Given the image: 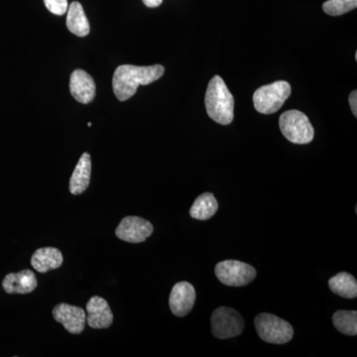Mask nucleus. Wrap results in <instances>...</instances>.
<instances>
[{"label":"nucleus","mask_w":357,"mask_h":357,"mask_svg":"<svg viewBox=\"0 0 357 357\" xmlns=\"http://www.w3.org/2000/svg\"><path fill=\"white\" fill-rule=\"evenodd\" d=\"M163 66L154 65L138 67L133 65H121L115 70L112 77L114 95L121 102H126L135 95L139 86H147L163 76Z\"/></svg>","instance_id":"obj_1"},{"label":"nucleus","mask_w":357,"mask_h":357,"mask_svg":"<svg viewBox=\"0 0 357 357\" xmlns=\"http://www.w3.org/2000/svg\"><path fill=\"white\" fill-rule=\"evenodd\" d=\"M204 105L208 116L218 123L229 126L234 121V96L220 76L213 77L208 83Z\"/></svg>","instance_id":"obj_2"},{"label":"nucleus","mask_w":357,"mask_h":357,"mask_svg":"<svg viewBox=\"0 0 357 357\" xmlns=\"http://www.w3.org/2000/svg\"><path fill=\"white\" fill-rule=\"evenodd\" d=\"M256 332L268 344H284L293 338V326L275 314L262 312L255 321Z\"/></svg>","instance_id":"obj_3"},{"label":"nucleus","mask_w":357,"mask_h":357,"mask_svg":"<svg viewBox=\"0 0 357 357\" xmlns=\"http://www.w3.org/2000/svg\"><path fill=\"white\" fill-rule=\"evenodd\" d=\"M291 95L288 82L278 81L263 86L253 95L255 109L262 114H272L278 112Z\"/></svg>","instance_id":"obj_4"},{"label":"nucleus","mask_w":357,"mask_h":357,"mask_svg":"<svg viewBox=\"0 0 357 357\" xmlns=\"http://www.w3.org/2000/svg\"><path fill=\"white\" fill-rule=\"evenodd\" d=\"M279 126L282 134L295 144H307L314 139V128L307 115L299 110L284 112L280 116Z\"/></svg>","instance_id":"obj_5"},{"label":"nucleus","mask_w":357,"mask_h":357,"mask_svg":"<svg viewBox=\"0 0 357 357\" xmlns=\"http://www.w3.org/2000/svg\"><path fill=\"white\" fill-rule=\"evenodd\" d=\"M211 333L220 340L236 337L244 330V321L236 310L220 307L211 314Z\"/></svg>","instance_id":"obj_6"},{"label":"nucleus","mask_w":357,"mask_h":357,"mask_svg":"<svg viewBox=\"0 0 357 357\" xmlns=\"http://www.w3.org/2000/svg\"><path fill=\"white\" fill-rule=\"evenodd\" d=\"M215 276L218 280L231 287H243L255 280V268L237 260H225L218 263L215 269Z\"/></svg>","instance_id":"obj_7"},{"label":"nucleus","mask_w":357,"mask_h":357,"mask_svg":"<svg viewBox=\"0 0 357 357\" xmlns=\"http://www.w3.org/2000/svg\"><path fill=\"white\" fill-rule=\"evenodd\" d=\"M152 223L139 217H126L119 223L115 234L121 241L130 243H141L153 234Z\"/></svg>","instance_id":"obj_8"},{"label":"nucleus","mask_w":357,"mask_h":357,"mask_svg":"<svg viewBox=\"0 0 357 357\" xmlns=\"http://www.w3.org/2000/svg\"><path fill=\"white\" fill-rule=\"evenodd\" d=\"M53 316L70 333L79 335L84 332L86 316L82 307L62 303L54 307Z\"/></svg>","instance_id":"obj_9"},{"label":"nucleus","mask_w":357,"mask_h":357,"mask_svg":"<svg viewBox=\"0 0 357 357\" xmlns=\"http://www.w3.org/2000/svg\"><path fill=\"white\" fill-rule=\"evenodd\" d=\"M196 302V290L189 282H178L170 294L169 305L176 317H185L192 311Z\"/></svg>","instance_id":"obj_10"},{"label":"nucleus","mask_w":357,"mask_h":357,"mask_svg":"<svg viewBox=\"0 0 357 357\" xmlns=\"http://www.w3.org/2000/svg\"><path fill=\"white\" fill-rule=\"evenodd\" d=\"M86 321L91 328L100 330L107 328L114 321V314L109 303L103 298L95 296L86 304Z\"/></svg>","instance_id":"obj_11"},{"label":"nucleus","mask_w":357,"mask_h":357,"mask_svg":"<svg viewBox=\"0 0 357 357\" xmlns=\"http://www.w3.org/2000/svg\"><path fill=\"white\" fill-rule=\"evenodd\" d=\"M96 84L93 77L83 70H76L70 79V91L77 102L89 103L96 96Z\"/></svg>","instance_id":"obj_12"},{"label":"nucleus","mask_w":357,"mask_h":357,"mask_svg":"<svg viewBox=\"0 0 357 357\" xmlns=\"http://www.w3.org/2000/svg\"><path fill=\"white\" fill-rule=\"evenodd\" d=\"M38 286L36 276L31 270L7 274L2 281V288L7 294H29Z\"/></svg>","instance_id":"obj_13"},{"label":"nucleus","mask_w":357,"mask_h":357,"mask_svg":"<svg viewBox=\"0 0 357 357\" xmlns=\"http://www.w3.org/2000/svg\"><path fill=\"white\" fill-rule=\"evenodd\" d=\"M63 260L62 252L58 248H43L35 251L31 258V265L39 273H46L61 267Z\"/></svg>","instance_id":"obj_14"},{"label":"nucleus","mask_w":357,"mask_h":357,"mask_svg":"<svg viewBox=\"0 0 357 357\" xmlns=\"http://www.w3.org/2000/svg\"><path fill=\"white\" fill-rule=\"evenodd\" d=\"M91 155L84 153L77 162L76 168L70 180V192L72 195L83 194L88 189L91 182Z\"/></svg>","instance_id":"obj_15"},{"label":"nucleus","mask_w":357,"mask_h":357,"mask_svg":"<svg viewBox=\"0 0 357 357\" xmlns=\"http://www.w3.org/2000/svg\"><path fill=\"white\" fill-rule=\"evenodd\" d=\"M67 27L73 34L79 37H86L91 31L88 18L82 4L74 1L68 8Z\"/></svg>","instance_id":"obj_16"},{"label":"nucleus","mask_w":357,"mask_h":357,"mask_svg":"<svg viewBox=\"0 0 357 357\" xmlns=\"http://www.w3.org/2000/svg\"><path fill=\"white\" fill-rule=\"evenodd\" d=\"M218 210V203L211 192H204L195 199L190 215L195 220H208L215 215Z\"/></svg>","instance_id":"obj_17"},{"label":"nucleus","mask_w":357,"mask_h":357,"mask_svg":"<svg viewBox=\"0 0 357 357\" xmlns=\"http://www.w3.org/2000/svg\"><path fill=\"white\" fill-rule=\"evenodd\" d=\"M328 287L333 293L345 299H354L357 296L356 279L351 274L342 272L328 280Z\"/></svg>","instance_id":"obj_18"},{"label":"nucleus","mask_w":357,"mask_h":357,"mask_svg":"<svg viewBox=\"0 0 357 357\" xmlns=\"http://www.w3.org/2000/svg\"><path fill=\"white\" fill-rule=\"evenodd\" d=\"M333 323L338 332L344 335H357V312L356 311H337L333 314Z\"/></svg>","instance_id":"obj_19"},{"label":"nucleus","mask_w":357,"mask_h":357,"mask_svg":"<svg viewBox=\"0 0 357 357\" xmlns=\"http://www.w3.org/2000/svg\"><path fill=\"white\" fill-rule=\"evenodd\" d=\"M357 6V0H328L324 3V11L328 15L340 16L354 10Z\"/></svg>","instance_id":"obj_20"},{"label":"nucleus","mask_w":357,"mask_h":357,"mask_svg":"<svg viewBox=\"0 0 357 357\" xmlns=\"http://www.w3.org/2000/svg\"><path fill=\"white\" fill-rule=\"evenodd\" d=\"M45 6L51 13L64 15L69 8L68 0H44Z\"/></svg>","instance_id":"obj_21"},{"label":"nucleus","mask_w":357,"mask_h":357,"mask_svg":"<svg viewBox=\"0 0 357 357\" xmlns=\"http://www.w3.org/2000/svg\"><path fill=\"white\" fill-rule=\"evenodd\" d=\"M349 105H351L352 114L357 116V91H354L349 96Z\"/></svg>","instance_id":"obj_22"},{"label":"nucleus","mask_w":357,"mask_h":357,"mask_svg":"<svg viewBox=\"0 0 357 357\" xmlns=\"http://www.w3.org/2000/svg\"><path fill=\"white\" fill-rule=\"evenodd\" d=\"M142 1L147 7H150V8H155V7L161 6L163 0H142Z\"/></svg>","instance_id":"obj_23"},{"label":"nucleus","mask_w":357,"mask_h":357,"mask_svg":"<svg viewBox=\"0 0 357 357\" xmlns=\"http://www.w3.org/2000/svg\"><path fill=\"white\" fill-rule=\"evenodd\" d=\"M88 126H89V128H91V122H89V123H88Z\"/></svg>","instance_id":"obj_24"}]
</instances>
